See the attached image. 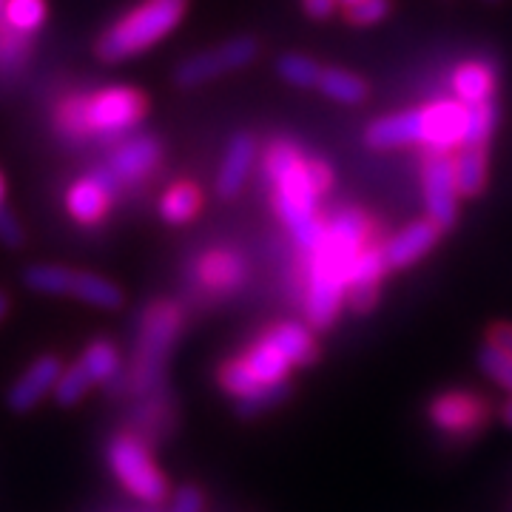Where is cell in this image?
Wrapping results in <instances>:
<instances>
[{"label":"cell","instance_id":"obj_11","mask_svg":"<svg viewBox=\"0 0 512 512\" xmlns=\"http://www.w3.org/2000/svg\"><path fill=\"white\" fill-rule=\"evenodd\" d=\"M114 191H117V180L111 177V171H94L89 177H80L66 191V211L80 225H89V228L100 225L109 217Z\"/></svg>","mask_w":512,"mask_h":512},{"label":"cell","instance_id":"obj_19","mask_svg":"<svg viewBox=\"0 0 512 512\" xmlns=\"http://www.w3.org/2000/svg\"><path fill=\"white\" fill-rule=\"evenodd\" d=\"M248 279V265L237 251H208L197 259V282L208 293L231 296L237 293Z\"/></svg>","mask_w":512,"mask_h":512},{"label":"cell","instance_id":"obj_15","mask_svg":"<svg viewBox=\"0 0 512 512\" xmlns=\"http://www.w3.org/2000/svg\"><path fill=\"white\" fill-rule=\"evenodd\" d=\"M365 146L373 151L424 146V111L407 109L373 120L365 128Z\"/></svg>","mask_w":512,"mask_h":512},{"label":"cell","instance_id":"obj_34","mask_svg":"<svg viewBox=\"0 0 512 512\" xmlns=\"http://www.w3.org/2000/svg\"><path fill=\"white\" fill-rule=\"evenodd\" d=\"M393 12V0H359L356 6L345 9V20L353 26H376Z\"/></svg>","mask_w":512,"mask_h":512},{"label":"cell","instance_id":"obj_37","mask_svg":"<svg viewBox=\"0 0 512 512\" xmlns=\"http://www.w3.org/2000/svg\"><path fill=\"white\" fill-rule=\"evenodd\" d=\"M23 228H20L18 217L6 208H0V242L6 248H20L23 245Z\"/></svg>","mask_w":512,"mask_h":512},{"label":"cell","instance_id":"obj_42","mask_svg":"<svg viewBox=\"0 0 512 512\" xmlns=\"http://www.w3.org/2000/svg\"><path fill=\"white\" fill-rule=\"evenodd\" d=\"M356 3H359V0H339V6H342V12H345V9H350V6H356Z\"/></svg>","mask_w":512,"mask_h":512},{"label":"cell","instance_id":"obj_31","mask_svg":"<svg viewBox=\"0 0 512 512\" xmlns=\"http://www.w3.org/2000/svg\"><path fill=\"white\" fill-rule=\"evenodd\" d=\"M495 123H498V106H495V100L467 106V134H464V143H461V146H490Z\"/></svg>","mask_w":512,"mask_h":512},{"label":"cell","instance_id":"obj_4","mask_svg":"<svg viewBox=\"0 0 512 512\" xmlns=\"http://www.w3.org/2000/svg\"><path fill=\"white\" fill-rule=\"evenodd\" d=\"M185 328V313L171 299L151 302L140 319L134 353L126 373V387L140 399H157L165 387L168 356Z\"/></svg>","mask_w":512,"mask_h":512},{"label":"cell","instance_id":"obj_17","mask_svg":"<svg viewBox=\"0 0 512 512\" xmlns=\"http://www.w3.org/2000/svg\"><path fill=\"white\" fill-rule=\"evenodd\" d=\"M262 339L271 342L291 362V367H313L322 359L316 330L311 325H305V322H293V319L274 322L271 328H265Z\"/></svg>","mask_w":512,"mask_h":512},{"label":"cell","instance_id":"obj_30","mask_svg":"<svg viewBox=\"0 0 512 512\" xmlns=\"http://www.w3.org/2000/svg\"><path fill=\"white\" fill-rule=\"evenodd\" d=\"M3 23L20 32V35H35L46 23V3L43 0H3Z\"/></svg>","mask_w":512,"mask_h":512},{"label":"cell","instance_id":"obj_9","mask_svg":"<svg viewBox=\"0 0 512 512\" xmlns=\"http://www.w3.org/2000/svg\"><path fill=\"white\" fill-rule=\"evenodd\" d=\"M421 185H424V208L427 220L436 222L441 231H453L458 222V191L456 163L450 151H430L424 148L421 160Z\"/></svg>","mask_w":512,"mask_h":512},{"label":"cell","instance_id":"obj_2","mask_svg":"<svg viewBox=\"0 0 512 512\" xmlns=\"http://www.w3.org/2000/svg\"><path fill=\"white\" fill-rule=\"evenodd\" d=\"M373 222L362 208H339L328 220L325 242L308 254L305 274V316L316 333L336 325L348 305V274L353 259L370 245Z\"/></svg>","mask_w":512,"mask_h":512},{"label":"cell","instance_id":"obj_43","mask_svg":"<svg viewBox=\"0 0 512 512\" xmlns=\"http://www.w3.org/2000/svg\"><path fill=\"white\" fill-rule=\"evenodd\" d=\"M3 194H6V183H3V177H0V208H3Z\"/></svg>","mask_w":512,"mask_h":512},{"label":"cell","instance_id":"obj_33","mask_svg":"<svg viewBox=\"0 0 512 512\" xmlns=\"http://www.w3.org/2000/svg\"><path fill=\"white\" fill-rule=\"evenodd\" d=\"M92 387V376L86 373V367L80 365V359H77L74 365L63 367V373H60V379H57V387L52 396H55V402L60 404V407H74L80 399H86V393H89Z\"/></svg>","mask_w":512,"mask_h":512},{"label":"cell","instance_id":"obj_39","mask_svg":"<svg viewBox=\"0 0 512 512\" xmlns=\"http://www.w3.org/2000/svg\"><path fill=\"white\" fill-rule=\"evenodd\" d=\"M487 342H495L501 348H507L512 353V325L510 322H493L487 328Z\"/></svg>","mask_w":512,"mask_h":512},{"label":"cell","instance_id":"obj_21","mask_svg":"<svg viewBox=\"0 0 512 512\" xmlns=\"http://www.w3.org/2000/svg\"><path fill=\"white\" fill-rule=\"evenodd\" d=\"M242 362H245L248 370L254 373L256 382L265 384V387L291 382V362H288L271 342H265L262 336L242 350Z\"/></svg>","mask_w":512,"mask_h":512},{"label":"cell","instance_id":"obj_10","mask_svg":"<svg viewBox=\"0 0 512 512\" xmlns=\"http://www.w3.org/2000/svg\"><path fill=\"white\" fill-rule=\"evenodd\" d=\"M390 274L382 245H367L362 254L353 259L348 274V308L356 316H367L376 311L384 276Z\"/></svg>","mask_w":512,"mask_h":512},{"label":"cell","instance_id":"obj_13","mask_svg":"<svg viewBox=\"0 0 512 512\" xmlns=\"http://www.w3.org/2000/svg\"><path fill=\"white\" fill-rule=\"evenodd\" d=\"M424 148L453 151L467 134V106L461 100H433L424 106Z\"/></svg>","mask_w":512,"mask_h":512},{"label":"cell","instance_id":"obj_7","mask_svg":"<svg viewBox=\"0 0 512 512\" xmlns=\"http://www.w3.org/2000/svg\"><path fill=\"white\" fill-rule=\"evenodd\" d=\"M427 424L444 439L473 441L490 427V399L476 390H441L427 402Z\"/></svg>","mask_w":512,"mask_h":512},{"label":"cell","instance_id":"obj_22","mask_svg":"<svg viewBox=\"0 0 512 512\" xmlns=\"http://www.w3.org/2000/svg\"><path fill=\"white\" fill-rule=\"evenodd\" d=\"M202 208V194L200 188L188 180H180L177 185L165 188L163 197H160V217L168 225H188L200 214Z\"/></svg>","mask_w":512,"mask_h":512},{"label":"cell","instance_id":"obj_3","mask_svg":"<svg viewBox=\"0 0 512 512\" xmlns=\"http://www.w3.org/2000/svg\"><path fill=\"white\" fill-rule=\"evenodd\" d=\"M148 100L140 89L109 86L100 92L80 97L72 94L57 106L55 126L66 140H89V137H123L146 117Z\"/></svg>","mask_w":512,"mask_h":512},{"label":"cell","instance_id":"obj_41","mask_svg":"<svg viewBox=\"0 0 512 512\" xmlns=\"http://www.w3.org/2000/svg\"><path fill=\"white\" fill-rule=\"evenodd\" d=\"M6 313H9V296L0 291V322L6 319Z\"/></svg>","mask_w":512,"mask_h":512},{"label":"cell","instance_id":"obj_32","mask_svg":"<svg viewBox=\"0 0 512 512\" xmlns=\"http://www.w3.org/2000/svg\"><path fill=\"white\" fill-rule=\"evenodd\" d=\"M478 367L481 373L490 379L493 384H498L501 390H507L512 396V353L495 342H487L478 348Z\"/></svg>","mask_w":512,"mask_h":512},{"label":"cell","instance_id":"obj_16","mask_svg":"<svg viewBox=\"0 0 512 512\" xmlns=\"http://www.w3.org/2000/svg\"><path fill=\"white\" fill-rule=\"evenodd\" d=\"M160 160H163V143L151 134H137L111 151L109 171L117 183H137L151 174Z\"/></svg>","mask_w":512,"mask_h":512},{"label":"cell","instance_id":"obj_18","mask_svg":"<svg viewBox=\"0 0 512 512\" xmlns=\"http://www.w3.org/2000/svg\"><path fill=\"white\" fill-rule=\"evenodd\" d=\"M256 154H259V146H256L254 134L239 131L237 137H231V143H228L225 154H222L220 174H217V194H220L222 200L239 197V191L245 188L251 171H254Z\"/></svg>","mask_w":512,"mask_h":512},{"label":"cell","instance_id":"obj_28","mask_svg":"<svg viewBox=\"0 0 512 512\" xmlns=\"http://www.w3.org/2000/svg\"><path fill=\"white\" fill-rule=\"evenodd\" d=\"M74 279H77V271H72V268L40 262V265L26 268L23 285H26L29 291L46 293V296H72Z\"/></svg>","mask_w":512,"mask_h":512},{"label":"cell","instance_id":"obj_45","mask_svg":"<svg viewBox=\"0 0 512 512\" xmlns=\"http://www.w3.org/2000/svg\"><path fill=\"white\" fill-rule=\"evenodd\" d=\"M0 6H3V0H0Z\"/></svg>","mask_w":512,"mask_h":512},{"label":"cell","instance_id":"obj_25","mask_svg":"<svg viewBox=\"0 0 512 512\" xmlns=\"http://www.w3.org/2000/svg\"><path fill=\"white\" fill-rule=\"evenodd\" d=\"M453 163L461 197H478L487 188V148L461 146Z\"/></svg>","mask_w":512,"mask_h":512},{"label":"cell","instance_id":"obj_40","mask_svg":"<svg viewBox=\"0 0 512 512\" xmlns=\"http://www.w3.org/2000/svg\"><path fill=\"white\" fill-rule=\"evenodd\" d=\"M498 416H501V424H504V427H510V430H512V396L507 399V402L501 404Z\"/></svg>","mask_w":512,"mask_h":512},{"label":"cell","instance_id":"obj_44","mask_svg":"<svg viewBox=\"0 0 512 512\" xmlns=\"http://www.w3.org/2000/svg\"><path fill=\"white\" fill-rule=\"evenodd\" d=\"M487 3H498V0H487Z\"/></svg>","mask_w":512,"mask_h":512},{"label":"cell","instance_id":"obj_6","mask_svg":"<svg viewBox=\"0 0 512 512\" xmlns=\"http://www.w3.org/2000/svg\"><path fill=\"white\" fill-rule=\"evenodd\" d=\"M106 461H109L111 476L126 490L131 498L143 504H163L171 495V484L165 473L157 467L148 444L134 433H117L106 447Z\"/></svg>","mask_w":512,"mask_h":512},{"label":"cell","instance_id":"obj_36","mask_svg":"<svg viewBox=\"0 0 512 512\" xmlns=\"http://www.w3.org/2000/svg\"><path fill=\"white\" fill-rule=\"evenodd\" d=\"M168 512H205V493L194 484H183L171 495Z\"/></svg>","mask_w":512,"mask_h":512},{"label":"cell","instance_id":"obj_5","mask_svg":"<svg viewBox=\"0 0 512 512\" xmlns=\"http://www.w3.org/2000/svg\"><path fill=\"white\" fill-rule=\"evenodd\" d=\"M185 9L188 0H146L103 32L97 40V57L106 63H120L143 55L180 26Z\"/></svg>","mask_w":512,"mask_h":512},{"label":"cell","instance_id":"obj_38","mask_svg":"<svg viewBox=\"0 0 512 512\" xmlns=\"http://www.w3.org/2000/svg\"><path fill=\"white\" fill-rule=\"evenodd\" d=\"M336 6H339V0H302V12L316 23L328 20L336 12Z\"/></svg>","mask_w":512,"mask_h":512},{"label":"cell","instance_id":"obj_29","mask_svg":"<svg viewBox=\"0 0 512 512\" xmlns=\"http://www.w3.org/2000/svg\"><path fill=\"white\" fill-rule=\"evenodd\" d=\"M325 66L316 63L313 57L299 55V52H285L276 57V74L293 89H319Z\"/></svg>","mask_w":512,"mask_h":512},{"label":"cell","instance_id":"obj_20","mask_svg":"<svg viewBox=\"0 0 512 512\" xmlns=\"http://www.w3.org/2000/svg\"><path fill=\"white\" fill-rule=\"evenodd\" d=\"M495 80H498V72H495L493 63L476 57V60L461 63L453 72V94L464 106L487 103V100H493Z\"/></svg>","mask_w":512,"mask_h":512},{"label":"cell","instance_id":"obj_35","mask_svg":"<svg viewBox=\"0 0 512 512\" xmlns=\"http://www.w3.org/2000/svg\"><path fill=\"white\" fill-rule=\"evenodd\" d=\"M29 55V46H26V35L12 32L6 23H0V66L3 69H15Z\"/></svg>","mask_w":512,"mask_h":512},{"label":"cell","instance_id":"obj_26","mask_svg":"<svg viewBox=\"0 0 512 512\" xmlns=\"http://www.w3.org/2000/svg\"><path fill=\"white\" fill-rule=\"evenodd\" d=\"M80 365L86 367L94 384H111L123 373V356L111 339H94L92 345L83 350Z\"/></svg>","mask_w":512,"mask_h":512},{"label":"cell","instance_id":"obj_12","mask_svg":"<svg viewBox=\"0 0 512 512\" xmlns=\"http://www.w3.org/2000/svg\"><path fill=\"white\" fill-rule=\"evenodd\" d=\"M63 367L66 365H63L57 356H52V353L37 356L35 362L26 367L18 379H15V384L9 387V393H6L9 410H12V413H20V416H23V413H32L46 396L55 393L57 379H60Z\"/></svg>","mask_w":512,"mask_h":512},{"label":"cell","instance_id":"obj_14","mask_svg":"<svg viewBox=\"0 0 512 512\" xmlns=\"http://www.w3.org/2000/svg\"><path fill=\"white\" fill-rule=\"evenodd\" d=\"M441 234L444 231H441L436 222L430 220H416L410 222V225H404L399 234H393L382 245L387 268L390 271H407V268H413L419 259H424V256L439 245Z\"/></svg>","mask_w":512,"mask_h":512},{"label":"cell","instance_id":"obj_1","mask_svg":"<svg viewBox=\"0 0 512 512\" xmlns=\"http://www.w3.org/2000/svg\"><path fill=\"white\" fill-rule=\"evenodd\" d=\"M265 180L271 183V205L302 254H313L328 234V220L319 217V200L333 185L325 160L308 157L291 140H274L262 157Z\"/></svg>","mask_w":512,"mask_h":512},{"label":"cell","instance_id":"obj_24","mask_svg":"<svg viewBox=\"0 0 512 512\" xmlns=\"http://www.w3.org/2000/svg\"><path fill=\"white\" fill-rule=\"evenodd\" d=\"M217 384L225 396H231L234 402H248V399H256L262 396L268 387L256 382V376L248 370V365L242 362V356H234V359H225L220 367H217Z\"/></svg>","mask_w":512,"mask_h":512},{"label":"cell","instance_id":"obj_8","mask_svg":"<svg viewBox=\"0 0 512 512\" xmlns=\"http://www.w3.org/2000/svg\"><path fill=\"white\" fill-rule=\"evenodd\" d=\"M262 52L259 40L254 35H239L220 43L217 49H208L200 55L185 57L183 63L174 72V83L180 89H200L205 83L225 77V74L242 72L251 63H256V57Z\"/></svg>","mask_w":512,"mask_h":512},{"label":"cell","instance_id":"obj_23","mask_svg":"<svg viewBox=\"0 0 512 512\" xmlns=\"http://www.w3.org/2000/svg\"><path fill=\"white\" fill-rule=\"evenodd\" d=\"M72 296L86 302V305H92V308H100V311H117L123 305L120 285L106 279V276L92 274V271H77Z\"/></svg>","mask_w":512,"mask_h":512},{"label":"cell","instance_id":"obj_27","mask_svg":"<svg viewBox=\"0 0 512 512\" xmlns=\"http://www.w3.org/2000/svg\"><path fill=\"white\" fill-rule=\"evenodd\" d=\"M319 92L342 106H362L370 97V86L359 74L345 72V69H325L319 80Z\"/></svg>","mask_w":512,"mask_h":512}]
</instances>
